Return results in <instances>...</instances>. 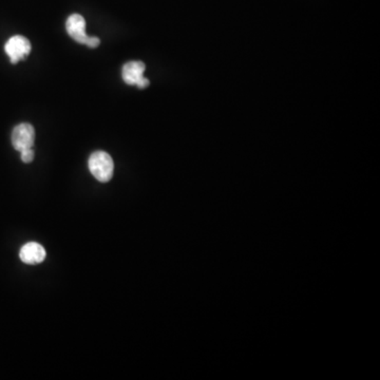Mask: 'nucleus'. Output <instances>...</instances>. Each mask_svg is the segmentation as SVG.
<instances>
[{
    "mask_svg": "<svg viewBox=\"0 0 380 380\" xmlns=\"http://www.w3.org/2000/svg\"><path fill=\"white\" fill-rule=\"evenodd\" d=\"M35 141V130L31 124L22 123L17 125L12 132V145L17 151L32 148Z\"/></svg>",
    "mask_w": 380,
    "mask_h": 380,
    "instance_id": "obj_4",
    "label": "nucleus"
},
{
    "mask_svg": "<svg viewBox=\"0 0 380 380\" xmlns=\"http://www.w3.org/2000/svg\"><path fill=\"white\" fill-rule=\"evenodd\" d=\"M31 42L25 36L15 35L8 40L5 46V51L9 56L12 64H17L19 60H24L31 52Z\"/></svg>",
    "mask_w": 380,
    "mask_h": 380,
    "instance_id": "obj_3",
    "label": "nucleus"
},
{
    "mask_svg": "<svg viewBox=\"0 0 380 380\" xmlns=\"http://www.w3.org/2000/svg\"><path fill=\"white\" fill-rule=\"evenodd\" d=\"M145 70H146V66L143 62L135 60V62H127L123 67V80L129 86H137L139 89L147 88L150 82L144 76Z\"/></svg>",
    "mask_w": 380,
    "mask_h": 380,
    "instance_id": "obj_2",
    "label": "nucleus"
},
{
    "mask_svg": "<svg viewBox=\"0 0 380 380\" xmlns=\"http://www.w3.org/2000/svg\"><path fill=\"white\" fill-rule=\"evenodd\" d=\"M46 257V250L37 242H29V243L25 244L19 252L20 260L29 266L42 264Z\"/></svg>",
    "mask_w": 380,
    "mask_h": 380,
    "instance_id": "obj_6",
    "label": "nucleus"
},
{
    "mask_svg": "<svg viewBox=\"0 0 380 380\" xmlns=\"http://www.w3.org/2000/svg\"><path fill=\"white\" fill-rule=\"evenodd\" d=\"M100 44V38L96 37V36H89L88 40H87L86 46L91 48V49H94V48H98Z\"/></svg>",
    "mask_w": 380,
    "mask_h": 380,
    "instance_id": "obj_8",
    "label": "nucleus"
},
{
    "mask_svg": "<svg viewBox=\"0 0 380 380\" xmlns=\"http://www.w3.org/2000/svg\"><path fill=\"white\" fill-rule=\"evenodd\" d=\"M20 157H21V161L24 163H31L34 159V151L33 149H25V150L20 151Z\"/></svg>",
    "mask_w": 380,
    "mask_h": 380,
    "instance_id": "obj_7",
    "label": "nucleus"
},
{
    "mask_svg": "<svg viewBox=\"0 0 380 380\" xmlns=\"http://www.w3.org/2000/svg\"><path fill=\"white\" fill-rule=\"evenodd\" d=\"M69 36L78 44H86L89 36L86 34V20L80 14L69 16L66 22Z\"/></svg>",
    "mask_w": 380,
    "mask_h": 380,
    "instance_id": "obj_5",
    "label": "nucleus"
},
{
    "mask_svg": "<svg viewBox=\"0 0 380 380\" xmlns=\"http://www.w3.org/2000/svg\"><path fill=\"white\" fill-rule=\"evenodd\" d=\"M88 167L93 177L102 183H107L113 177L114 163L110 155L105 151H95L89 157Z\"/></svg>",
    "mask_w": 380,
    "mask_h": 380,
    "instance_id": "obj_1",
    "label": "nucleus"
}]
</instances>
